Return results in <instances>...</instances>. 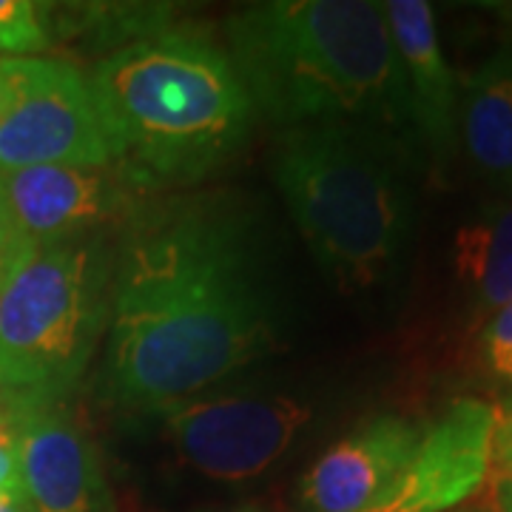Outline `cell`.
I'll list each match as a JSON object with an SVG mask.
<instances>
[{
    "label": "cell",
    "instance_id": "cell-1",
    "mask_svg": "<svg viewBox=\"0 0 512 512\" xmlns=\"http://www.w3.org/2000/svg\"><path fill=\"white\" fill-rule=\"evenodd\" d=\"M265 239L234 191L177 194L131 214L111 268V404L146 416L279 348L285 316Z\"/></svg>",
    "mask_w": 512,
    "mask_h": 512
},
{
    "label": "cell",
    "instance_id": "cell-7",
    "mask_svg": "<svg viewBox=\"0 0 512 512\" xmlns=\"http://www.w3.org/2000/svg\"><path fill=\"white\" fill-rule=\"evenodd\" d=\"M163 424L185 464L214 481H251L274 467L311 424V404L288 393L188 399L146 413Z\"/></svg>",
    "mask_w": 512,
    "mask_h": 512
},
{
    "label": "cell",
    "instance_id": "cell-21",
    "mask_svg": "<svg viewBox=\"0 0 512 512\" xmlns=\"http://www.w3.org/2000/svg\"><path fill=\"white\" fill-rule=\"evenodd\" d=\"M214 512H282L271 501H245L237 507H228V510H214Z\"/></svg>",
    "mask_w": 512,
    "mask_h": 512
},
{
    "label": "cell",
    "instance_id": "cell-12",
    "mask_svg": "<svg viewBox=\"0 0 512 512\" xmlns=\"http://www.w3.org/2000/svg\"><path fill=\"white\" fill-rule=\"evenodd\" d=\"M402 60L410 117L421 154L444 174L458 154V80L441 49L436 15L427 0L382 3Z\"/></svg>",
    "mask_w": 512,
    "mask_h": 512
},
{
    "label": "cell",
    "instance_id": "cell-20",
    "mask_svg": "<svg viewBox=\"0 0 512 512\" xmlns=\"http://www.w3.org/2000/svg\"><path fill=\"white\" fill-rule=\"evenodd\" d=\"M495 501H498V512H512V481L501 478L495 481Z\"/></svg>",
    "mask_w": 512,
    "mask_h": 512
},
{
    "label": "cell",
    "instance_id": "cell-16",
    "mask_svg": "<svg viewBox=\"0 0 512 512\" xmlns=\"http://www.w3.org/2000/svg\"><path fill=\"white\" fill-rule=\"evenodd\" d=\"M484 356L498 376L512 379V302L484 325Z\"/></svg>",
    "mask_w": 512,
    "mask_h": 512
},
{
    "label": "cell",
    "instance_id": "cell-4",
    "mask_svg": "<svg viewBox=\"0 0 512 512\" xmlns=\"http://www.w3.org/2000/svg\"><path fill=\"white\" fill-rule=\"evenodd\" d=\"M89 80L114 165L143 194L205 180L254 126L231 60L200 35L168 29L128 43L103 57Z\"/></svg>",
    "mask_w": 512,
    "mask_h": 512
},
{
    "label": "cell",
    "instance_id": "cell-18",
    "mask_svg": "<svg viewBox=\"0 0 512 512\" xmlns=\"http://www.w3.org/2000/svg\"><path fill=\"white\" fill-rule=\"evenodd\" d=\"M493 461L501 470V478L512 481V399L501 407H495Z\"/></svg>",
    "mask_w": 512,
    "mask_h": 512
},
{
    "label": "cell",
    "instance_id": "cell-9",
    "mask_svg": "<svg viewBox=\"0 0 512 512\" xmlns=\"http://www.w3.org/2000/svg\"><path fill=\"white\" fill-rule=\"evenodd\" d=\"M143 197L117 165H35L0 171V200L35 248L89 237L103 222L134 214Z\"/></svg>",
    "mask_w": 512,
    "mask_h": 512
},
{
    "label": "cell",
    "instance_id": "cell-13",
    "mask_svg": "<svg viewBox=\"0 0 512 512\" xmlns=\"http://www.w3.org/2000/svg\"><path fill=\"white\" fill-rule=\"evenodd\" d=\"M458 146L484 183L512 197V40L458 86Z\"/></svg>",
    "mask_w": 512,
    "mask_h": 512
},
{
    "label": "cell",
    "instance_id": "cell-15",
    "mask_svg": "<svg viewBox=\"0 0 512 512\" xmlns=\"http://www.w3.org/2000/svg\"><path fill=\"white\" fill-rule=\"evenodd\" d=\"M52 40L49 12L32 0H0V55L32 57Z\"/></svg>",
    "mask_w": 512,
    "mask_h": 512
},
{
    "label": "cell",
    "instance_id": "cell-6",
    "mask_svg": "<svg viewBox=\"0 0 512 512\" xmlns=\"http://www.w3.org/2000/svg\"><path fill=\"white\" fill-rule=\"evenodd\" d=\"M0 171L35 165H114L92 80L55 57H0Z\"/></svg>",
    "mask_w": 512,
    "mask_h": 512
},
{
    "label": "cell",
    "instance_id": "cell-10",
    "mask_svg": "<svg viewBox=\"0 0 512 512\" xmlns=\"http://www.w3.org/2000/svg\"><path fill=\"white\" fill-rule=\"evenodd\" d=\"M20 490L32 512H114L89 436L55 404L9 413Z\"/></svg>",
    "mask_w": 512,
    "mask_h": 512
},
{
    "label": "cell",
    "instance_id": "cell-3",
    "mask_svg": "<svg viewBox=\"0 0 512 512\" xmlns=\"http://www.w3.org/2000/svg\"><path fill=\"white\" fill-rule=\"evenodd\" d=\"M419 146L359 123L285 128L271 177L319 271L345 296L390 288L413 239Z\"/></svg>",
    "mask_w": 512,
    "mask_h": 512
},
{
    "label": "cell",
    "instance_id": "cell-22",
    "mask_svg": "<svg viewBox=\"0 0 512 512\" xmlns=\"http://www.w3.org/2000/svg\"><path fill=\"white\" fill-rule=\"evenodd\" d=\"M0 512H32L29 507V501H26V495H9V498H0Z\"/></svg>",
    "mask_w": 512,
    "mask_h": 512
},
{
    "label": "cell",
    "instance_id": "cell-19",
    "mask_svg": "<svg viewBox=\"0 0 512 512\" xmlns=\"http://www.w3.org/2000/svg\"><path fill=\"white\" fill-rule=\"evenodd\" d=\"M18 493H23V490H20L15 444H12V439H0V498Z\"/></svg>",
    "mask_w": 512,
    "mask_h": 512
},
{
    "label": "cell",
    "instance_id": "cell-17",
    "mask_svg": "<svg viewBox=\"0 0 512 512\" xmlns=\"http://www.w3.org/2000/svg\"><path fill=\"white\" fill-rule=\"evenodd\" d=\"M32 251H35V245L20 234V228L9 217L6 205L0 200V288L6 285V279L18 271L20 262Z\"/></svg>",
    "mask_w": 512,
    "mask_h": 512
},
{
    "label": "cell",
    "instance_id": "cell-2",
    "mask_svg": "<svg viewBox=\"0 0 512 512\" xmlns=\"http://www.w3.org/2000/svg\"><path fill=\"white\" fill-rule=\"evenodd\" d=\"M225 37L228 60L254 114L282 131L359 123L419 146L402 60L382 3H251L228 18Z\"/></svg>",
    "mask_w": 512,
    "mask_h": 512
},
{
    "label": "cell",
    "instance_id": "cell-5",
    "mask_svg": "<svg viewBox=\"0 0 512 512\" xmlns=\"http://www.w3.org/2000/svg\"><path fill=\"white\" fill-rule=\"evenodd\" d=\"M111 262L94 237L40 245L0 288V396L49 407L92 362L109 325Z\"/></svg>",
    "mask_w": 512,
    "mask_h": 512
},
{
    "label": "cell",
    "instance_id": "cell-8",
    "mask_svg": "<svg viewBox=\"0 0 512 512\" xmlns=\"http://www.w3.org/2000/svg\"><path fill=\"white\" fill-rule=\"evenodd\" d=\"M495 407L458 399L424 427L419 453L359 512H450L481 490L493 467Z\"/></svg>",
    "mask_w": 512,
    "mask_h": 512
},
{
    "label": "cell",
    "instance_id": "cell-23",
    "mask_svg": "<svg viewBox=\"0 0 512 512\" xmlns=\"http://www.w3.org/2000/svg\"><path fill=\"white\" fill-rule=\"evenodd\" d=\"M0 439H12V424H9V413H3V407H0Z\"/></svg>",
    "mask_w": 512,
    "mask_h": 512
},
{
    "label": "cell",
    "instance_id": "cell-14",
    "mask_svg": "<svg viewBox=\"0 0 512 512\" xmlns=\"http://www.w3.org/2000/svg\"><path fill=\"white\" fill-rule=\"evenodd\" d=\"M453 271L476 322H490L512 302V197L484 202L458 225Z\"/></svg>",
    "mask_w": 512,
    "mask_h": 512
},
{
    "label": "cell",
    "instance_id": "cell-24",
    "mask_svg": "<svg viewBox=\"0 0 512 512\" xmlns=\"http://www.w3.org/2000/svg\"><path fill=\"white\" fill-rule=\"evenodd\" d=\"M3 103H6V89H3V80H0V111H3Z\"/></svg>",
    "mask_w": 512,
    "mask_h": 512
},
{
    "label": "cell",
    "instance_id": "cell-11",
    "mask_svg": "<svg viewBox=\"0 0 512 512\" xmlns=\"http://www.w3.org/2000/svg\"><path fill=\"white\" fill-rule=\"evenodd\" d=\"M419 421L382 413L353 427L299 478L296 498L308 512H359L402 476L424 439Z\"/></svg>",
    "mask_w": 512,
    "mask_h": 512
}]
</instances>
